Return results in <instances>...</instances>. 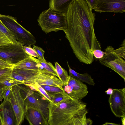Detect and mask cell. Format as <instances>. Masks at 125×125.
<instances>
[{"label": "cell", "mask_w": 125, "mask_h": 125, "mask_svg": "<svg viewBox=\"0 0 125 125\" xmlns=\"http://www.w3.org/2000/svg\"><path fill=\"white\" fill-rule=\"evenodd\" d=\"M39 72V70L17 69L13 67L10 77L27 86L34 83L35 77Z\"/></svg>", "instance_id": "obj_12"}, {"label": "cell", "mask_w": 125, "mask_h": 125, "mask_svg": "<svg viewBox=\"0 0 125 125\" xmlns=\"http://www.w3.org/2000/svg\"><path fill=\"white\" fill-rule=\"evenodd\" d=\"M86 104L81 100L69 96L59 102H50L49 110V125H64L78 111L86 108Z\"/></svg>", "instance_id": "obj_2"}, {"label": "cell", "mask_w": 125, "mask_h": 125, "mask_svg": "<svg viewBox=\"0 0 125 125\" xmlns=\"http://www.w3.org/2000/svg\"><path fill=\"white\" fill-rule=\"evenodd\" d=\"M92 10L86 0H73L66 13L64 31L76 57L87 64L93 62V51L101 49L94 32L95 14Z\"/></svg>", "instance_id": "obj_1"}, {"label": "cell", "mask_w": 125, "mask_h": 125, "mask_svg": "<svg viewBox=\"0 0 125 125\" xmlns=\"http://www.w3.org/2000/svg\"><path fill=\"white\" fill-rule=\"evenodd\" d=\"M73 0H50L49 9L58 12L66 13L69 6Z\"/></svg>", "instance_id": "obj_18"}, {"label": "cell", "mask_w": 125, "mask_h": 125, "mask_svg": "<svg viewBox=\"0 0 125 125\" xmlns=\"http://www.w3.org/2000/svg\"><path fill=\"white\" fill-rule=\"evenodd\" d=\"M13 66L0 59V69L12 67Z\"/></svg>", "instance_id": "obj_32"}, {"label": "cell", "mask_w": 125, "mask_h": 125, "mask_svg": "<svg viewBox=\"0 0 125 125\" xmlns=\"http://www.w3.org/2000/svg\"><path fill=\"white\" fill-rule=\"evenodd\" d=\"M12 67L3 68L0 69V78L5 76H10Z\"/></svg>", "instance_id": "obj_28"}, {"label": "cell", "mask_w": 125, "mask_h": 125, "mask_svg": "<svg viewBox=\"0 0 125 125\" xmlns=\"http://www.w3.org/2000/svg\"><path fill=\"white\" fill-rule=\"evenodd\" d=\"M12 86H7L3 94L4 101L8 100L10 95Z\"/></svg>", "instance_id": "obj_30"}, {"label": "cell", "mask_w": 125, "mask_h": 125, "mask_svg": "<svg viewBox=\"0 0 125 125\" xmlns=\"http://www.w3.org/2000/svg\"><path fill=\"white\" fill-rule=\"evenodd\" d=\"M105 52L102 51L101 50L96 49L93 52V57L98 59L102 58L105 54Z\"/></svg>", "instance_id": "obj_31"}, {"label": "cell", "mask_w": 125, "mask_h": 125, "mask_svg": "<svg viewBox=\"0 0 125 125\" xmlns=\"http://www.w3.org/2000/svg\"><path fill=\"white\" fill-rule=\"evenodd\" d=\"M34 83L40 85H45L57 87L61 88L63 83L56 76L45 70L40 72L34 78Z\"/></svg>", "instance_id": "obj_14"}, {"label": "cell", "mask_w": 125, "mask_h": 125, "mask_svg": "<svg viewBox=\"0 0 125 125\" xmlns=\"http://www.w3.org/2000/svg\"><path fill=\"white\" fill-rule=\"evenodd\" d=\"M113 92V89L111 88H109L105 91V92L108 95H110Z\"/></svg>", "instance_id": "obj_36"}, {"label": "cell", "mask_w": 125, "mask_h": 125, "mask_svg": "<svg viewBox=\"0 0 125 125\" xmlns=\"http://www.w3.org/2000/svg\"><path fill=\"white\" fill-rule=\"evenodd\" d=\"M108 102L111 110L117 117H125V87L113 89Z\"/></svg>", "instance_id": "obj_9"}, {"label": "cell", "mask_w": 125, "mask_h": 125, "mask_svg": "<svg viewBox=\"0 0 125 125\" xmlns=\"http://www.w3.org/2000/svg\"><path fill=\"white\" fill-rule=\"evenodd\" d=\"M1 125H18L14 113L10 102L4 101L0 104Z\"/></svg>", "instance_id": "obj_13"}, {"label": "cell", "mask_w": 125, "mask_h": 125, "mask_svg": "<svg viewBox=\"0 0 125 125\" xmlns=\"http://www.w3.org/2000/svg\"><path fill=\"white\" fill-rule=\"evenodd\" d=\"M102 125H120L119 124L109 122H106Z\"/></svg>", "instance_id": "obj_37"}, {"label": "cell", "mask_w": 125, "mask_h": 125, "mask_svg": "<svg viewBox=\"0 0 125 125\" xmlns=\"http://www.w3.org/2000/svg\"><path fill=\"white\" fill-rule=\"evenodd\" d=\"M87 113L86 108L77 112L64 125H86Z\"/></svg>", "instance_id": "obj_19"}, {"label": "cell", "mask_w": 125, "mask_h": 125, "mask_svg": "<svg viewBox=\"0 0 125 125\" xmlns=\"http://www.w3.org/2000/svg\"><path fill=\"white\" fill-rule=\"evenodd\" d=\"M67 63L69 70V76L90 85H94L95 83L94 80L90 75L87 73H85L83 74H81L77 73L71 68L67 61Z\"/></svg>", "instance_id": "obj_20"}, {"label": "cell", "mask_w": 125, "mask_h": 125, "mask_svg": "<svg viewBox=\"0 0 125 125\" xmlns=\"http://www.w3.org/2000/svg\"><path fill=\"white\" fill-rule=\"evenodd\" d=\"M55 69L58 78L63 83L64 85L66 84L68 82L69 76L66 71L62 68L56 62H55Z\"/></svg>", "instance_id": "obj_21"}, {"label": "cell", "mask_w": 125, "mask_h": 125, "mask_svg": "<svg viewBox=\"0 0 125 125\" xmlns=\"http://www.w3.org/2000/svg\"><path fill=\"white\" fill-rule=\"evenodd\" d=\"M25 116L30 125H48V121L42 112L34 108L25 107Z\"/></svg>", "instance_id": "obj_15"}, {"label": "cell", "mask_w": 125, "mask_h": 125, "mask_svg": "<svg viewBox=\"0 0 125 125\" xmlns=\"http://www.w3.org/2000/svg\"><path fill=\"white\" fill-rule=\"evenodd\" d=\"M7 87L5 85L0 84V101H2L3 99V94Z\"/></svg>", "instance_id": "obj_33"}, {"label": "cell", "mask_w": 125, "mask_h": 125, "mask_svg": "<svg viewBox=\"0 0 125 125\" xmlns=\"http://www.w3.org/2000/svg\"><path fill=\"white\" fill-rule=\"evenodd\" d=\"M53 97L51 103L53 104L58 103L69 95L65 92L53 94Z\"/></svg>", "instance_id": "obj_25"}, {"label": "cell", "mask_w": 125, "mask_h": 125, "mask_svg": "<svg viewBox=\"0 0 125 125\" xmlns=\"http://www.w3.org/2000/svg\"><path fill=\"white\" fill-rule=\"evenodd\" d=\"M92 121L90 118H86V125H92Z\"/></svg>", "instance_id": "obj_35"}, {"label": "cell", "mask_w": 125, "mask_h": 125, "mask_svg": "<svg viewBox=\"0 0 125 125\" xmlns=\"http://www.w3.org/2000/svg\"><path fill=\"white\" fill-rule=\"evenodd\" d=\"M21 86H13L10 95L7 101L10 103L16 116L18 125H21L25 116V107L24 99L20 92Z\"/></svg>", "instance_id": "obj_8"}, {"label": "cell", "mask_w": 125, "mask_h": 125, "mask_svg": "<svg viewBox=\"0 0 125 125\" xmlns=\"http://www.w3.org/2000/svg\"><path fill=\"white\" fill-rule=\"evenodd\" d=\"M38 58L40 64L45 70L58 77L55 68L51 62L43 61L39 58Z\"/></svg>", "instance_id": "obj_23"}, {"label": "cell", "mask_w": 125, "mask_h": 125, "mask_svg": "<svg viewBox=\"0 0 125 125\" xmlns=\"http://www.w3.org/2000/svg\"><path fill=\"white\" fill-rule=\"evenodd\" d=\"M121 46L116 50H114V52L118 55L124 59H125V46Z\"/></svg>", "instance_id": "obj_29"}, {"label": "cell", "mask_w": 125, "mask_h": 125, "mask_svg": "<svg viewBox=\"0 0 125 125\" xmlns=\"http://www.w3.org/2000/svg\"><path fill=\"white\" fill-rule=\"evenodd\" d=\"M121 121L122 125H125V117H122Z\"/></svg>", "instance_id": "obj_38"}, {"label": "cell", "mask_w": 125, "mask_h": 125, "mask_svg": "<svg viewBox=\"0 0 125 125\" xmlns=\"http://www.w3.org/2000/svg\"><path fill=\"white\" fill-rule=\"evenodd\" d=\"M42 66L38 59L28 55L13 67L17 69L39 70Z\"/></svg>", "instance_id": "obj_16"}, {"label": "cell", "mask_w": 125, "mask_h": 125, "mask_svg": "<svg viewBox=\"0 0 125 125\" xmlns=\"http://www.w3.org/2000/svg\"><path fill=\"white\" fill-rule=\"evenodd\" d=\"M93 10L100 13L125 11V0H96Z\"/></svg>", "instance_id": "obj_11"}, {"label": "cell", "mask_w": 125, "mask_h": 125, "mask_svg": "<svg viewBox=\"0 0 125 125\" xmlns=\"http://www.w3.org/2000/svg\"><path fill=\"white\" fill-rule=\"evenodd\" d=\"M37 21L42 30L46 34L60 30L64 31L67 26L66 13L49 8L41 13Z\"/></svg>", "instance_id": "obj_3"}, {"label": "cell", "mask_w": 125, "mask_h": 125, "mask_svg": "<svg viewBox=\"0 0 125 125\" xmlns=\"http://www.w3.org/2000/svg\"><path fill=\"white\" fill-rule=\"evenodd\" d=\"M0 20L13 33L17 41L23 46H31L35 44V38L18 22L16 18L11 16L0 14Z\"/></svg>", "instance_id": "obj_4"}, {"label": "cell", "mask_w": 125, "mask_h": 125, "mask_svg": "<svg viewBox=\"0 0 125 125\" xmlns=\"http://www.w3.org/2000/svg\"><path fill=\"white\" fill-rule=\"evenodd\" d=\"M46 91L52 95L65 92L63 89L51 85H40Z\"/></svg>", "instance_id": "obj_24"}, {"label": "cell", "mask_w": 125, "mask_h": 125, "mask_svg": "<svg viewBox=\"0 0 125 125\" xmlns=\"http://www.w3.org/2000/svg\"><path fill=\"white\" fill-rule=\"evenodd\" d=\"M0 125H1V124L0 122Z\"/></svg>", "instance_id": "obj_39"}, {"label": "cell", "mask_w": 125, "mask_h": 125, "mask_svg": "<svg viewBox=\"0 0 125 125\" xmlns=\"http://www.w3.org/2000/svg\"><path fill=\"white\" fill-rule=\"evenodd\" d=\"M23 45L18 42L14 44L0 46V59L13 66L28 55Z\"/></svg>", "instance_id": "obj_6"}, {"label": "cell", "mask_w": 125, "mask_h": 125, "mask_svg": "<svg viewBox=\"0 0 125 125\" xmlns=\"http://www.w3.org/2000/svg\"><path fill=\"white\" fill-rule=\"evenodd\" d=\"M0 84L10 87L22 84L19 81L11 77L10 76H5L0 78Z\"/></svg>", "instance_id": "obj_22"}, {"label": "cell", "mask_w": 125, "mask_h": 125, "mask_svg": "<svg viewBox=\"0 0 125 125\" xmlns=\"http://www.w3.org/2000/svg\"><path fill=\"white\" fill-rule=\"evenodd\" d=\"M114 49L108 46L105 49V54L99 59L100 63L118 74L125 81V61L116 54Z\"/></svg>", "instance_id": "obj_7"}, {"label": "cell", "mask_w": 125, "mask_h": 125, "mask_svg": "<svg viewBox=\"0 0 125 125\" xmlns=\"http://www.w3.org/2000/svg\"><path fill=\"white\" fill-rule=\"evenodd\" d=\"M20 92L24 99L25 107L36 109L41 112L48 121L50 102L42 95L31 89L29 87L20 86Z\"/></svg>", "instance_id": "obj_5"}, {"label": "cell", "mask_w": 125, "mask_h": 125, "mask_svg": "<svg viewBox=\"0 0 125 125\" xmlns=\"http://www.w3.org/2000/svg\"><path fill=\"white\" fill-rule=\"evenodd\" d=\"M18 42L13 33L0 20V46L15 44Z\"/></svg>", "instance_id": "obj_17"}, {"label": "cell", "mask_w": 125, "mask_h": 125, "mask_svg": "<svg viewBox=\"0 0 125 125\" xmlns=\"http://www.w3.org/2000/svg\"><path fill=\"white\" fill-rule=\"evenodd\" d=\"M33 47L37 54V58H39L43 61H46L44 56L45 52L43 50L41 47L35 45H33Z\"/></svg>", "instance_id": "obj_27"}, {"label": "cell", "mask_w": 125, "mask_h": 125, "mask_svg": "<svg viewBox=\"0 0 125 125\" xmlns=\"http://www.w3.org/2000/svg\"></svg>", "instance_id": "obj_40"}, {"label": "cell", "mask_w": 125, "mask_h": 125, "mask_svg": "<svg viewBox=\"0 0 125 125\" xmlns=\"http://www.w3.org/2000/svg\"><path fill=\"white\" fill-rule=\"evenodd\" d=\"M62 88L69 96L79 100L84 97L88 92L86 84L69 75L68 83Z\"/></svg>", "instance_id": "obj_10"}, {"label": "cell", "mask_w": 125, "mask_h": 125, "mask_svg": "<svg viewBox=\"0 0 125 125\" xmlns=\"http://www.w3.org/2000/svg\"><path fill=\"white\" fill-rule=\"evenodd\" d=\"M96 0H86L89 6L91 9L93 10L94 7Z\"/></svg>", "instance_id": "obj_34"}, {"label": "cell", "mask_w": 125, "mask_h": 125, "mask_svg": "<svg viewBox=\"0 0 125 125\" xmlns=\"http://www.w3.org/2000/svg\"><path fill=\"white\" fill-rule=\"evenodd\" d=\"M23 49L26 53L28 55L34 57H38L37 54L35 50L31 46H24Z\"/></svg>", "instance_id": "obj_26"}]
</instances>
